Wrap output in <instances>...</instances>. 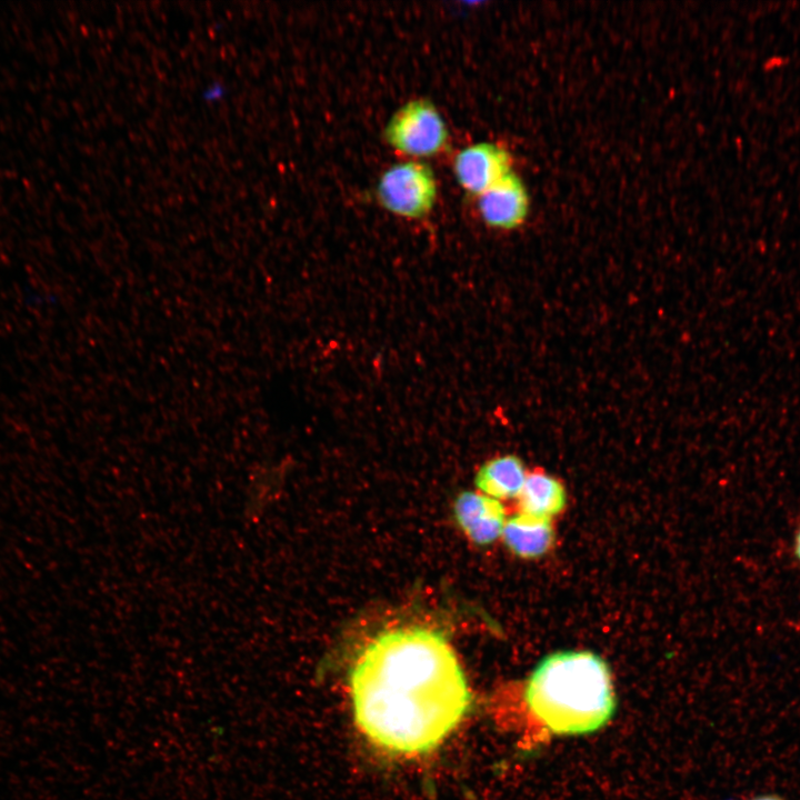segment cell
I'll return each instance as SVG.
<instances>
[{
	"label": "cell",
	"mask_w": 800,
	"mask_h": 800,
	"mask_svg": "<svg viewBox=\"0 0 800 800\" xmlns=\"http://www.w3.org/2000/svg\"><path fill=\"white\" fill-rule=\"evenodd\" d=\"M527 474L522 460L517 456H497L480 467L476 486L481 493L497 500L518 498Z\"/></svg>",
	"instance_id": "9c48e42d"
},
{
	"label": "cell",
	"mask_w": 800,
	"mask_h": 800,
	"mask_svg": "<svg viewBox=\"0 0 800 800\" xmlns=\"http://www.w3.org/2000/svg\"><path fill=\"white\" fill-rule=\"evenodd\" d=\"M511 168L509 152L497 143L478 142L460 150L453 161L459 184L479 196L507 177Z\"/></svg>",
	"instance_id": "5b68a950"
},
{
	"label": "cell",
	"mask_w": 800,
	"mask_h": 800,
	"mask_svg": "<svg viewBox=\"0 0 800 800\" xmlns=\"http://www.w3.org/2000/svg\"><path fill=\"white\" fill-rule=\"evenodd\" d=\"M518 499L520 512L551 519L562 511L567 496L558 479L543 470H534L527 474Z\"/></svg>",
	"instance_id": "30bf717a"
},
{
	"label": "cell",
	"mask_w": 800,
	"mask_h": 800,
	"mask_svg": "<svg viewBox=\"0 0 800 800\" xmlns=\"http://www.w3.org/2000/svg\"><path fill=\"white\" fill-rule=\"evenodd\" d=\"M477 197L479 214L491 228L512 230L522 224L527 217L528 194L513 173H509Z\"/></svg>",
	"instance_id": "8992f818"
},
{
	"label": "cell",
	"mask_w": 800,
	"mask_h": 800,
	"mask_svg": "<svg viewBox=\"0 0 800 800\" xmlns=\"http://www.w3.org/2000/svg\"><path fill=\"white\" fill-rule=\"evenodd\" d=\"M354 722L376 748L413 758L437 749L460 724L471 692L450 642L426 626L376 634L349 673Z\"/></svg>",
	"instance_id": "6da1fadb"
},
{
	"label": "cell",
	"mask_w": 800,
	"mask_h": 800,
	"mask_svg": "<svg viewBox=\"0 0 800 800\" xmlns=\"http://www.w3.org/2000/svg\"><path fill=\"white\" fill-rule=\"evenodd\" d=\"M753 800H782V799L777 796L768 794V796H761V797L754 798Z\"/></svg>",
	"instance_id": "7c38bea8"
},
{
	"label": "cell",
	"mask_w": 800,
	"mask_h": 800,
	"mask_svg": "<svg viewBox=\"0 0 800 800\" xmlns=\"http://www.w3.org/2000/svg\"><path fill=\"white\" fill-rule=\"evenodd\" d=\"M792 553H793L796 560H798L800 562V523L797 527L794 536H793Z\"/></svg>",
	"instance_id": "8fae6325"
},
{
	"label": "cell",
	"mask_w": 800,
	"mask_h": 800,
	"mask_svg": "<svg viewBox=\"0 0 800 800\" xmlns=\"http://www.w3.org/2000/svg\"><path fill=\"white\" fill-rule=\"evenodd\" d=\"M523 703L552 734L597 731L611 719L616 708L611 672L593 652H554L541 660L526 680Z\"/></svg>",
	"instance_id": "7a4b0ae2"
},
{
	"label": "cell",
	"mask_w": 800,
	"mask_h": 800,
	"mask_svg": "<svg viewBox=\"0 0 800 800\" xmlns=\"http://www.w3.org/2000/svg\"><path fill=\"white\" fill-rule=\"evenodd\" d=\"M502 538L516 556L532 559L550 550L554 533L550 519L520 512L506 521Z\"/></svg>",
	"instance_id": "ba28073f"
},
{
	"label": "cell",
	"mask_w": 800,
	"mask_h": 800,
	"mask_svg": "<svg viewBox=\"0 0 800 800\" xmlns=\"http://www.w3.org/2000/svg\"><path fill=\"white\" fill-rule=\"evenodd\" d=\"M437 181L430 167L411 160L386 170L377 184V197L383 208L407 219H421L433 208Z\"/></svg>",
	"instance_id": "277c9868"
},
{
	"label": "cell",
	"mask_w": 800,
	"mask_h": 800,
	"mask_svg": "<svg viewBox=\"0 0 800 800\" xmlns=\"http://www.w3.org/2000/svg\"><path fill=\"white\" fill-rule=\"evenodd\" d=\"M454 518L477 544H489L502 536L506 512L499 500L483 493L462 492L454 502Z\"/></svg>",
	"instance_id": "52a82bcc"
},
{
	"label": "cell",
	"mask_w": 800,
	"mask_h": 800,
	"mask_svg": "<svg viewBox=\"0 0 800 800\" xmlns=\"http://www.w3.org/2000/svg\"><path fill=\"white\" fill-rule=\"evenodd\" d=\"M387 142L412 158L441 152L448 142V129L438 109L428 100H412L391 117L384 129Z\"/></svg>",
	"instance_id": "3957f363"
}]
</instances>
